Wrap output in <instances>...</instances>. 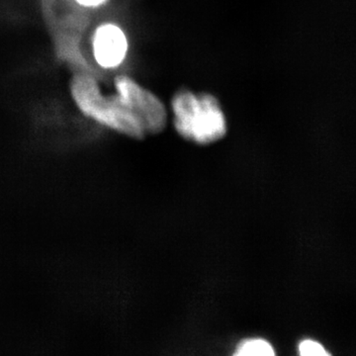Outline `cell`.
<instances>
[{
  "mask_svg": "<svg viewBox=\"0 0 356 356\" xmlns=\"http://www.w3.org/2000/svg\"><path fill=\"white\" fill-rule=\"evenodd\" d=\"M115 84L117 95L140 119L147 135L161 133L165 128L168 112L159 97L128 76L117 77Z\"/></svg>",
  "mask_w": 356,
  "mask_h": 356,
  "instance_id": "cell-3",
  "label": "cell"
},
{
  "mask_svg": "<svg viewBox=\"0 0 356 356\" xmlns=\"http://www.w3.org/2000/svg\"><path fill=\"white\" fill-rule=\"evenodd\" d=\"M76 1L84 6H97L103 3L105 0H76Z\"/></svg>",
  "mask_w": 356,
  "mask_h": 356,
  "instance_id": "cell-7",
  "label": "cell"
},
{
  "mask_svg": "<svg viewBox=\"0 0 356 356\" xmlns=\"http://www.w3.org/2000/svg\"><path fill=\"white\" fill-rule=\"evenodd\" d=\"M72 92L79 109L105 127L133 139H144L147 135L142 122L118 95L105 97L91 77H74Z\"/></svg>",
  "mask_w": 356,
  "mask_h": 356,
  "instance_id": "cell-2",
  "label": "cell"
},
{
  "mask_svg": "<svg viewBox=\"0 0 356 356\" xmlns=\"http://www.w3.org/2000/svg\"><path fill=\"white\" fill-rule=\"evenodd\" d=\"M173 124L184 139L198 145H209L225 137L228 130L226 116L216 96L179 89L172 100Z\"/></svg>",
  "mask_w": 356,
  "mask_h": 356,
  "instance_id": "cell-1",
  "label": "cell"
},
{
  "mask_svg": "<svg viewBox=\"0 0 356 356\" xmlns=\"http://www.w3.org/2000/svg\"><path fill=\"white\" fill-rule=\"evenodd\" d=\"M128 50L125 34L114 25L98 28L93 40V51L98 64L104 67L120 65Z\"/></svg>",
  "mask_w": 356,
  "mask_h": 356,
  "instance_id": "cell-4",
  "label": "cell"
},
{
  "mask_svg": "<svg viewBox=\"0 0 356 356\" xmlns=\"http://www.w3.org/2000/svg\"><path fill=\"white\" fill-rule=\"evenodd\" d=\"M299 356H334L327 350V348L316 339H304L297 346Z\"/></svg>",
  "mask_w": 356,
  "mask_h": 356,
  "instance_id": "cell-6",
  "label": "cell"
},
{
  "mask_svg": "<svg viewBox=\"0 0 356 356\" xmlns=\"http://www.w3.org/2000/svg\"><path fill=\"white\" fill-rule=\"evenodd\" d=\"M232 356H277V353L268 339L254 337L238 343Z\"/></svg>",
  "mask_w": 356,
  "mask_h": 356,
  "instance_id": "cell-5",
  "label": "cell"
}]
</instances>
